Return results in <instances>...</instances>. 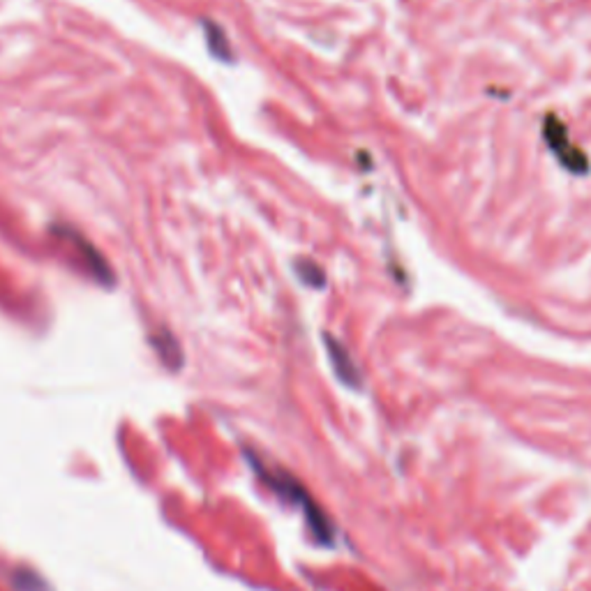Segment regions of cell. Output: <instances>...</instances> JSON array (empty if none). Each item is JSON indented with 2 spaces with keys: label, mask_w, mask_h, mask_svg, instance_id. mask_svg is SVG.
<instances>
[{
  "label": "cell",
  "mask_w": 591,
  "mask_h": 591,
  "mask_svg": "<svg viewBox=\"0 0 591 591\" xmlns=\"http://www.w3.org/2000/svg\"><path fill=\"white\" fill-rule=\"evenodd\" d=\"M545 135H548L550 146H552L554 151H557V155H560V160L564 162L566 167L576 169V172H585L587 162L582 160V153H578L576 148H573V146L566 141L569 137H566V129H564V125L560 123V120L550 119Z\"/></svg>",
  "instance_id": "6da1fadb"
},
{
  "label": "cell",
  "mask_w": 591,
  "mask_h": 591,
  "mask_svg": "<svg viewBox=\"0 0 591 591\" xmlns=\"http://www.w3.org/2000/svg\"><path fill=\"white\" fill-rule=\"evenodd\" d=\"M326 347H328V354H331V360H333V367H335V372H338L340 379H342L344 384H349V386H358V372H356V367H354V363H351L347 349H344L338 340L331 338V335H326Z\"/></svg>",
  "instance_id": "7a4b0ae2"
},
{
  "label": "cell",
  "mask_w": 591,
  "mask_h": 591,
  "mask_svg": "<svg viewBox=\"0 0 591 591\" xmlns=\"http://www.w3.org/2000/svg\"><path fill=\"white\" fill-rule=\"evenodd\" d=\"M153 344H155V349L160 351L162 360H164L169 367H181V349H178V342L167 333V331L157 333Z\"/></svg>",
  "instance_id": "3957f363"
},
{
  "label": "cell",
  "mask_w": 591,
  "mask_h": 591,
  "mask_svg": "<svg viewBox=\"0 0 591 591\" xmlns=\"http://www.w3.org/2000/svg\"><path fill=\"white\" fill-rule=\"evenodd\" d=\"M298 275H301L305 282H310L312 287H322L323 285V275L319 273L317 266L310 264V261H301V264H298Z\"/></svg>",
  "instance_id": "277c9868"
}]
</instances>
